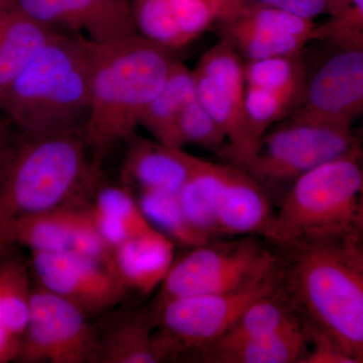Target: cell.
I'll return each mask as SVG.
<instances>
[{
  "label": "cell",
  "instance_id": "6da1fadb",
  "mask_svg": "<svg viewBox=\"0 0 363 363\" xmlns=\"http://www.w3.org/2000/svg\"><path fill=\"white\" fill-rule=\"evenodd\" d=\"M87 43L90 113L82 136L93 162L100 166L116 145L135 135L178 59L173 50L138 33L113 42Z\"/></svg>",
  "mask_w": 363,
  "mask_h": 363
},
{
  "label": "cell",
  "instance_id": "7a4b0ae2",
  "mask_svg": "<svg viewBox=\"0 0 363 363\" xmlns=\"http://www.w3.org/2000/svg\"><path fill=\"white\" fill-rule=\"evenodd\" d=\"M21 135L0 168V257L20 219L88 204L99 180L82 135Z\"/></svg>",
  "mask_w": 363,
  "mask_h": 363
},
{
  "label": "cell",
  "instance_id": "3957f363",
  "mask_svg": "<svg viewBox=\"0 0 363 363\" xmlns=\"http://www.w3.org/2000/svg\"><path fill=\"white\" fill-rule=\"evenodd\" d=\"M0 111L23 135H82L90 113L87 38L60 32L11 83Z\"/></svg>",
  "mask_w": 363,
  "mask_h": 363
},
{
  "label": "cell",
  "instance_id": "277c9868",
  "mask_svg": "<svg viewBox=\"0 0 363 363\" xmlns=\"http://www.w3.org/2000/svg\"><path fill=\"white\" fill-rule=\"evenodd\" d=\"M281 285L303 322L363 363V276L336 241L281 252Z\"/></svg>",
  "mask_w": 363,
  "mask_h": 363
},
{
  "label": "cell",
  "instance_id": "5b68a950",
  "mask_svg": "<svg viewBox=\"0 0 363 363\" xmlns=\"http://www.w3.org/2000/svg\"><path fill=\"white\" fill-rule=\"evenodd\" d=\"M359 147L292 182L262 238L281 252L340 240L363 201Z\"/></svg>",
  "mask_w": 363,
  "mask_h": 363
},
{
  "label": "cell",
  "instance_id": "8992f818",
  "mask_svg": "<svg viewBox=\"0 0 363 363\" xmlns=\"http://www.w3.org/2000/svg\"><path fill=\"white\" fill-rule=\"evenodd\" d=\"M279 283L281 269L240 290L174 298L150 308L160 362L181 358L200 359L230 330L248 306L276 290Z\"/></svg>",
  "mask_w": 363,
  "mask_h": 363
},
{
  "label": "cell",
  "instance_id": "52a82bcc",
  "mask_svg": "<svg viewBox=\"0 0 363 363\" xmlns=\"http://www.w3.org/2000/svg\"><path fill=\"white\" fill-rule=\"evenodd\" d=\"M279 269L281 255L255 235L212 240L175 259L152 307L174 298L240 290L278 274Z\"/></svg>",
  "mask_w": 363,
  "mask_h": 363
},
{
  "label": "cell",
  "instance_id": "ba28073f",
  "mask_svg": "<svg viewBox=\"0 0 363 363\" xmlns=\"http://www.w3.org/2000/svg\"><path fill=\"white\" fill-rule=\"evenodd\" d=\"M360 135L351 124L293 116L269 130L247 171L259 182H294L307 172L357 149Z\"/></svg>",
  "mask_w": 363,
  "mask_h": 363
},
{
  "label": "cell",
  "instance_id": "9c48e42d",
  "mask_svg": "<svg viewBox=\"0 0 363 363\" xmlns=\"http://www.w3.org/2000/svg\"><path fill=\"white\" fill-rule=\"evenodd\" d=\"M245 62L230 40L222 38L208 50L192 71L196 94L225 133L226 157L247 169L257 147L252 140L245 112Z\"/></svg>",
  "mask_w": 363,
  "mask_h": 363
},
{
  "label": "cell",
  "instance_id": "30bf717a",
  "mask_svg": "<svg viewBox=\"0 0 363 363\" xmlns=\"http://www.w3.org/2000/svg\"><path fill=\"white\" fill-rule=\"evenodd\" d=\"M88 317L77 306L35 281L30 316L16 362H94L98 332Z\"/></svg>",
  "mask_w": 363,
  "mask_h": 363
},
{
  "label": "cell",
  "instance_id": "8fae6325",
  "mask_svg": "<svg viewBox=\"0 0 363 363\" xmlns=\"http://www.w3.org/2000/svg\"><path fill=\"white\" fill-rule=\"evenodd\" d=\"M35 281L97 316L125 300L128 286L111 267L72 252H32Z\"/></svg>",
  "mask_w": 363,
  "mask_h": 363
},
{
  "label": "cell",
  "instance_id": "7c38bea8",
  "mask_svg": "<svg viewBox=\"0 0 363 363\" xmlns=\"http://www.w3.org/2000/svg\"><path fill=\"white\" fill-rule=\"evenodd\" d=\"M330 48L307 76L294 116L352 125L363 114V48Z\"/></svg>",
  "mask_w": 363,
  "mask_h": 363
},
{
  "label": "cell",
  "instance_id": "4fadbf2b",
  "mask_svg": "<svg viewBox=\"0 0 363 363\" xmlns=\"http://www.w3.org/2000/svg\"><path fill=\"white\" fill-rule=\"evenodd\" d=\"M21 11L57 30L108 43L135 35L131 0H13Z\"/></svg>",
  "mask_w": 363,
  "mask_h": 363
},
{
  "label": "cell",
  "instance_id": "5bb4252c",
  "mask_svg": "<svg viewBox=\"0 0 363 363\" xmlns=\"http://www.w3.org/2000/svg\"><path fill=\"white\" fill-rule=\"evenodd\" d=\"M121 168V183L138 192L155 191L178 194L187 180L195 156L182 147L131 136Z\"/></svg>",
  "mask_w": 363,
  "mask_h": 363
},
{
  "label": "cell",
  "instance_id": "9a60e30c",
  "mask_svg": "<svg viewBox=\"0 0 363 363\" xmlns=\"http://www.w3.org/2000/svg\"><path fill=\"white\" fill-rule=\"evenodd\" d=\"M274 214L259 182L245 169L229 166L217 209L215 238L264 236Z\"/></svg>",
  "mask_w": 363,
  "mask_h": 363
},
{
  "label": "cell",
  "instance_id": "2e32d148",
  "mask_svg": "<svg viewBox=\"0 0 363 363\" xmlns=\"http://www.w3.org/2000/svg\"><path fill=\"white\" fill-rule=\"evenodd\" d=\"M176 243L156 228L124 241L113 250L119 278L140 295L160 289L175 262Z\"/></svg>",
  "mask_w": 363,
  "mask_h": 363
},
{
  "label": "cell",
  "instance_id": "e0dca14e",
  "mask_svg": "<svg viewBox=\"0 0 363 363\" xmlns=\"http://www.w3.org/2000/svg\"><path fill=\"white\" fill-rule=\"evenodd\" d=\"M60 32L28 16L13 1L0 9V102L11 83Z\"/></svg>",
  "mask_w": 363,
  "mask_h": 363
},
{
  "label": "cell",
  "instance_id": "ac0fdd59",
  "mask_svg": "<svg viewBox=\"0 0 363 363\" xmlns=\"http://www.w3.org/2000/svg\"><path fill=\"white\" fill-rule=\"evenodd\" d=\"M30 267L13 250L0 257V363L16 362L30 316Z\"/></svg>",
  "mask_w": 363,
  "mask_h": 363
},
{
  "label": "cell",
  "instance_id": "d6986e66",
  "mask_svg": "<svg viewBox=\"0 0 363 363\" xmlns=\"http://www.w3.org/2000/svg\"><path fill=\"white\" fill-rule=\"evenodd\" d=\"M89 218V205L59 208L25 217L11 228L9 250L18 245L30 248V252H70Z\"/></svg>",
  "mask_w": 363,
  "mask_h": 363
},
{
  "label": "cell",
  "instance_id": "ffe728a7",
  "mask_svg": "<svg viewBox=\"0 0 363 363\" xmlns=\"http://www.w3.org/2000/svg\"><path fill=\"white\" fill-rule=\"evenodd\" d=\"M149 310L119 315L104 334L98 333L94 362H160Z\"/></svg>",
  "mask_w": 363,
  "mask_h": 363
},
{
  "label": "cell",
  "instance_id": "44dd1931",
  "mask_svg": "<svg viewBox=\"0 0 363 363\" xmlns=\"http://www.w3.org/2000/svg\"><path fill=\"white\" fill-rule=\"evenodd\" d=\"M89 208L97 230L112 250L124 241L154 228L131 190L123 185H104L97 189Z\"/></svg>",
  "mask_w": 363,
  "mask_h": 363
},
{
  "label": "cell",
  "instance_id": "7402d4cb",
  "mask_svg": "<svg viewBox=\"0 0 363 363\" xmlns=\"http://www.w3.org/2000/svg\"><path fill=\"white\" fill-rule=\"evenodd\" d=\"M229 164L195 157L187 180L178 193L189 222L209 240L215 238L216 214Z\"/></svg>",
  "mask_w": 363,
  "mask_h": 363
},
{
  "label": "cell",
  "instance_id": "603a6c76",
  "mask_svg": "<svg viewBox=\"0 0 363 363\" xmlns=\"http://www.w3.org/2000/svg\"><path fill=\"white\" fill-rule=\"evenodd\" d=\"M302 323L300 313L279 283L276 290L248 306L230 330L205 351L200 360L215 350Z\"/></svg>",
  "mask_w": 363,
  "mask_h": 363
},
{
  "label": "cell",
  "instance_id": "cb8c5ba5",
  "mask_svg": "<svg viewBox=\"0 0 363 363\" xmlns=\"http://www.w3.org/2000/svg\"><path fill=\"white\" fill-rule=\"evenodd\" d=\"M304 323L209 353L203 362L301 363L307 352Z\"/></svg>",
  "mask_w": 363,
  "mask_h": 363
},
{
  "label": "cell",
  "instance_id": "d4e9b609",
  "mask_svg": "<svg viewBox=\"0 0 363 363\" xmlns=\"http://www.w3.org/2000/svg\"><path fill=\"white\" fill-rule=\"evenodd\" d=\"M195 96L192 71L178 60L168 80L143 114L140 126L149 131L157 142L179 147L176 138L177 123L186 105Z\"/></svg>",
  "mask_w": 363,
  "mask_h": 363
},
{
  "label": "cell",
  "instance_id": "484cf974",
  "mask_svg": "<svg viewBox=\"0 0 363 363\" xmlns=\"http://www.w3.org/2000/svg\"><path fill=\"white\" fill-rule=\"evenodd\" d=\"M136 199L150 225L166 234L176 245L193 248L211 240L189 222L178 194L143 191L138 192Z\"/></svg>",
  "mask_w": 363,
  "mask_h": 363
},
{
  "label": "cell",
  "instance_id": "4316f807",
  "mask_svg": "<svg viewBox=\"0 0 363 363\" xmlns=\"http://www.w3.org/2000/svg\"><path fill=\"white\" fill-rule=\"evenodd\" d=\"M224 26L226 38L236 51L245 60H260L274 57L300 55L308 40L281 35L266 28L253 26L240 18H234Z\"/></svg>",
  "mask_w": 363,
  "mask_h": 363
},
{
  "label": "cell",
  "instance_id": "83f0119b",
  "mask_svg": "<svg viewBox=\"0 0 363 363\" xmlns=\"http://www.w3.org/2000/svg\"><path fill=\"white\" fill-rule=\"evenodd\" d=\"M243 68L247 86L274 91L294 102L300 101L307 79L300 55L245 60Z\"/></svg>",
  "mask_w": 363,
  "mask_h": 363
},
{
  "label": "cell",
  "instance_id": "f1b7e54d",
  "mask_svg": "<svg viewBox=\"0 0 363 363\" xmlns=\"http://www.w3.org/2000/svg\"><path fill=\"white\" fill-rule=\"evenodd\" d=\"M131 9L136 32L145 39L173 51L189 44L169 0H131Z\"/></svg>",
  "mask_w": 363,
  "mask_h": 363
},
{
  "label": "cell",
  "instance_id": "f546056e",
  "mask_svg": "<svg viewBox=\"0 0 363 363\" xmlns=\"http://www.w3.org/2000/svg\"><path fill=\"white\" fill-rule=\"evenodd\" d=\"M177 145H193L225 156L228 142L225 133L204 105L198 99L197 94L186 105L179 117L176 128Z\"/></svg>",
  "mask_w": 363,
  "mask_h": 363
},
{
  "label": "cell",
  "instance_id": "4dcf8cb0",
  "mask_svg": "<svg viewBox=\"0 0 363 363\" xmlns=\"http://www.w3.org/2000/svg\"><path fill=\"white\" fill-rule=\"evenodd\" d=\"M316 40L330 47L363 48V0H334L330 18L318 26Z\"/></svg>",
  "mask_w": 363,
  "mask_h": 363
},
{
  "label": "cell",
  "instance_id": "1f68e13d",
  "mask_svg": "<svg viewBox=\"0 0 363 363\" xmlns=\"http://www.w3.org/2000/svg\"><path fill=\"white\" fill-rule=\"evenodd\" d=\"M294 104L295 102L290 98L274 91L247 86L245 112L250 135L257 150L262 138L266 135L272 124L285 116Z\"/></svg>",
  "mask_w": 363,
  "mask_h": 363
},
{
  "label": "cell",
  "instance_id": "d6a6232c",
  "mask_svg": "<svg viewBox=\"0 0 363 363\" xmlns=\"http://www.w3.org/2000/svg\"><path fill=\"white\" fill-rule=\"evenodd\" d=\"M179 28L190 44L214 23L216 11L206 0H169Z\"/></svg>",
  "mask_w": 363,
  "mask_h": 363
},
{
  "label": "cell",
  "instance_id": "836d02e7",
  "mask_svg": "<svg viewBox=\"0 0 363 363\" xmlns=\"http://www.w3.org/2000/svg\"><path fill=\"white\" fill-rule=\"evenodd\" d=\"M304 323L308 348L301 363H357L331 336Z\"/></svg>",
  "mask_w": 363,
  "mask_h": 363
},
{
  "label": "cell",
  "instance_id": "e575fe53",
  "mask_svg": "<svg viewBox=\"0 0 363 363\" xmlns=\"http://www.w3.org/2000/svg\"><path fill=\"white\" fill-rule=\"evenodd\" d=\"M255 4L276 7L306 20L314 21L321 14H330L333 0H252Z\"/></svg>",
  "mask_w": 363,
  "mask_h": 363
},
{
  "label": "cell",
  "instance_id": "d590c367",
  "mask_svg": "<svg viewBox=\"0 0 363 363\" xmlns=\"http://www.w3.org/2000/svg\"><path fill=\"white\" fill-rule=\"evenodd\" d=\"M336 242L363 276V201L352 223Z\"/></svg>",
  "mask_w": 363,
  "mask_h": 363
},
{
  "label": "cell",
  "instance_id": "8d00e7d4",
  "mask_svg": "<svg viewBox=\"0 0 363 363\" xmlns=\"http://www.w3.org/2000/svg\"><path fill=\"white\" fill-rule=\"evenodd\" d=\"M218 16V23H224L238 18L252 4V0H206Z\"/></svg>",
  "mask_w": 363,
  "mask_h": 363
},
{
  "label": "cell",
  "instance_id": "74e56055",
  "mask_svg": "<svg viewBox=\"0 0 363 363\" xmlns=\"http://www.w3.org/2000/svg\"><path fill=\"white\" fill-rule=\"evenodd\" d=\"M11 123L7 119H0V168L13 143L11 140Z\"/></svg>",
  "mask_w": 363,
  "mask_h": 363
},
{
  "label": "cell",
  "instance_id": "f35d334b",
  "mask_svg": "<svg viewBox=\"0 0 363 363\" xmlns=\"http://www.w3.org/2000/svg\"><path fill=\"white\" fill-rule=\"evenodd\" d=\"M359 155H360V161H362V167H363V133H362V135H360Z\"/></svg>",
  "mask_w": 363,
  "mask_h": 363
},
{
  "label": "cell",
  "instance_id": "ab89813d",
  "mask_svg": "<svg viewBox=\"0 0 363 363\" xmlns=\"http://www.w3.org/2000/svg\"><path fill=\"white\" fill-rule=\"evenodd\" d=\"M13 0H0V9H4L6 6H9Z\"/></svg>",
  "mask_w": 363,
  "mask_h": 363
}]
</instances>
